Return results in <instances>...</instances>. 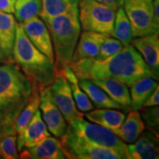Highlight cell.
Wrapping results in <instances>:
<instances>
[{
	"label": "cell",
	"instance_id": "1",
	"mask_svg": "<svg viewBox=\"0 0 159 159\" xmlns=\"http://www.w3.org/2000/svg\"><path fill=\"white\" fill-rule=\"evenodd\" d=\"M78 80H115L128 87L143 77L158 79L132 44L104 60L83 58L68 64Z\"/></svg>",
	"mask_w": 159,
	"mask_h": 159
},
{
	"label": "cell",
	"instance_id": "2",
	"mask_svg": "<svg viewBox=\"0 0 159 159\" xmlns=\"http://www.w3.org/2000/svg\"><path fill=\"white\" fill-rule=\"evenodd\" d=\"M35 88L16 63L0 64V139L17 134L16 119Z\"/></svg>",
	"mask_w": 159,
	"mask_h": 159
},
{
	"label": "cell",
	"instance_id": "3",
	"mask_svg": "<svg viewBox=\"0 0 159 159\" xmlns=\"http://www.w3.org/2000/svg\"><path fill=\"white\" fill-rule=\"evenodd\" d=\"M12 57L24 74L38 90L49 87L56 77L55 63L30 42L21 23L16 24Z\"/></svg>",
	"mask_w": 159,
	"mask_h": 159
},
{
	"label": "cell",
	"instance_id": "4",
	"mask_svg": "<svg viewBox=\"0 0 159 159\" xmlns=\"http://www.w3.org/2000/svg\"><path fill=\"white\" fill-rule=\"evenodd\" d=\"M41 19L50 34L56 55L55 68L62 69L71 61L80 35L79 10Z\"/></svg>",
	"mask_w": 159,
	"mask_h": 159
},
{
	"label": "cell",
	"instance_id": "5",
	"mask_svg": "<svg viewBox=\"0 0 159 159\" xmlns=\"http://www.w3.org/2000/svg\"><path fill=\"white\" fill-rule=\"evenodd\" d=\"M69 128L86 142L114 151L122 159H130L126 144L110 129L87 122L83 118L71 122Z\"/></svg>",
	"mask_w": 159,
	"mask_h": 159
},
{
	"label": "cell",
	"instance_id": "6",
	"mask_svg": "<svg viewBox=\"0 0 159 159\" xmlns=\"http://www.w3.org/2000/svg\"><path fill=\"white\" fill-rule=\"evenodd\" d=\"M116 10L95 0H80L79 19L83 30L112 36Z\"/></svg>",
	"mask_w": 159,
	"mask_h": 159
},
{
	"label": "cell",
	"instance_id": "7",
	"mask_svg": "<svg viewBox=\"0 0 159 159\" xmlns=\"http://www.w3.org/2000/svg\"><path fill=\"white\" fill-rule=\"evenodd\" d=\"M124 11L130 21L134 38L158 33L152 0H124Z\"/></svg>",
	"mask_w": 159,
	"mask_h": 159
},
{
	"label": "cell",
	"instance_id": "8",
	"mask_svg": "<svg viewBox=\"0 0 159 159\" xmlns=\"http://www.w3.org/2000/svg\"><path fill=\"white\" fill-rule=\"evenodd\" d=\"M61 146L66 158L72 159H120L114 151L101 148L83 139L73 132L71 129H67L66 134L61 137ZM122 159V158H121Z\"/></svg>",
	"mask_w": 159,
	"mask_h": 159
},
{
	"label": "cell",
	"instance_id": "9",
	"mask_svg": "<svg viewBox=\"0 0 159 159\" xmlns=\"http://www.w3.org/2000/svg\"><path fill=\"white\" fill-rule=\"evenodd\" d=\"M49 89L52 99L69 124L83 118V113L77 108L70 84L63 75L62 69H56V77L54 82L49 86Z\"/></svg>",
	"mask_w": 159,
	"mask_h": 159
},
{
	"label": "cell",
	"instance_id": "10",
	"mask_svg": "<svg viewBox=\"0 0 159 159\" xmlns=\"http://www.w3.org/2000/svg\"><path fill=\"white\" fill-rule=\"evenodd\" d=\"M21 23L30 42L51 62L55 63V52L50 34L43 20L35 16Z\"/></svg>",
	"mask_w": 159,
	"mask_h": 159
},
{
	"label": "cell",
	"instance_id": "11",
	"mask_svg": "<svg viewBox=\"0 0 159 159\" xmlns=\"http://www.w3.org/2000/svg\"><path fill=\"white\" fill-rule=\"evenodd\" d=\"M41 102L40 108L47 128L56 138H61L66 134L69 125L51 98L49 87L39 91Z\"/></svg>",
	"mask_w": 159,
	"mask_h": 159
},
{
	"label": "cell",
	"instance_id": "12",
	"mask_svg": "<svg viewBox=\"0 0 159 159\" xmlns=\"http://www.w3.org/2000/svg\"><path fill=\"white\" fill-rule=\"evenodd\" d=\"M49 136L50 134L43 121L41 111L37 110L27 126L17 137V150L21 152L24 148H33Z\"/></svg>",
	"mask_w": 159,
	"mask_h": 159
},
{
	"label": "cell",
	"instance_id": "13",
	"mask_svg": "<svg viewBox=\"0 0 159 159\" xmlns=\"http://www.w3.org/2000/svg\"><path fill=\"white\" fill-rule=\"evenodd\" d=\"M130 159H158V137L150 130L143 131L136 142L127 146Z\"/></svg>",
	"mask_w": 159,
	"mask_h": 159
},
{
	"label": "cell",
	"instance_id": "14",
	"mask_svg": "<svg viewBox=\"0 0 159 159\" xmlns=\"http://www.w3.org/2000/svg\"><path fill=\"white\" fill-rule=\"evenodd\" d=\"M108 36L109 35L96 32L84 30L78 40L71 62H76L83 58H91L97 56L101 45Z\"/></svg>",
	"mask_w": 159,
	"mask_h": 159
},
{
	"label": "cell",
	"instance_id": "15",
	"mask_svg": "<svg viewBox=\"0 0 159 159\" xmlns=\"http://www.w3.org/2000/svg\"><path fill=\"white\" fill-rule=\"evenodd\" d=\"M132 44L140 53L145 63L157 75L159 72L158 33L132 40Z\"/></svg>",
	"mask_w": 159,
	"mask_h": 159
},
{
	"label": "cell",
	"instance_id": "16",
	"mask_svg": "<svg viewBox=\"0 0 159 159\" xmlns=\"http://www.w3.org/2000/svg\"><path fill=\"white\" fill-rule=\"evenodd\" d=\"M16 24L12 13L0 11V49L8 59L12 57Z\"/></svg>",
	"mask_w": 159,
	"mask_h": 159
},
{
	"label": "cell",
	"instance_id": "17",
	"mask_svg": "<svg viewBox=\"0 0 159 159\" xmlns=\"http://www.w3.org/2000/svg\"><path fill=\"white\" fill-rule=\"evenodd\" d=\"M101 88L111 99L118 103L125 110L131 108L130 95L128 86L115 80H89Z\"/></svg>",
	"mask_w": 159,
	"mask_h": 159
},
{
	"label": "cell",
	"instance_id": "18",
	"mask_svg": "<svg viewBox=\"0 0 159 159\" xmlns=\"http://www.w3.org/2000/svg\"><path fill=\"white\" fill-rule=\"evenodd\" d=\"M144 122L138 111H132L125 117L121 127L114 133L125 142L132 144L136 142L144 130Z\"/></svg>",
	"mask_w": 159,
	"mask_h": 159
},
{
	"label": "cell",
	"instance_id": "19",
	"mask_svg": "<svg viewBox=\"0 0 159 159\" xmlns=\"http://www.w3.org/2000/svg\"><path fill=\"white\" fill-rule=\"evenodd\" d=\"M85 117L91 122L114 132L121 127L125 119V115L120 111L108 109H96L85 113Z\"/></svg>",
	"mask_w": 159,
	"mask_h": 159
},
{
	"label": "cell",
	"instance_id": "20",
	"mask_svg": "<svg viewBox=\"0 0 159 159\" xmlns=\"http://www.w3.org/2000/svg\"><path fill=\"white\" fill-rule=\"evenodd\" d=\"M158 84L156 80L150 77L139 80L130 86V107L133 111H138L143 104L156 90Z\"/></svg>",
	"mask_w": 159,
	"mask_h": 159
},
{
	"label": "cell",
	"instance_id": "21",
	"mask_svg": "<svg viewBox=\"0 0 159 159\" xmlns=\"http://www.w3.org/2000/svg\"><path fill=\"white\" fill-rule=\"evenodd\" d=\"M31 158L34 159H64L66 156L61 141L50 136L39 144L27 148Z\"/></svg>",
	"mask_w": 159,
	"mask_h": 159
},
{
	"label": "cell",
	"instance_id": "22",
	"mask_svg": "<svg viewBox=\"0 0 159 159\" xmlns=\"http://www.w3.org/2000/svg\"><path fill=\"white\" fill-rule=\"evenodd\" d=\"M79 85L97 108L123 109L120 105L111 99L110 97L102 89L89 80H80Z\"/></svg>",
	"mask_w": 159,
	"mask_h": 159
},
{
	"label": "cell",
	"instance_id": "23",
	"mask_svg": "<svg viewBox=\"0 0 159 159\" xmlns=\"http://www.w3.org/2000/svg\"><path fill=\"white\" fill-rule=\"evenodd\" d=\"M80 0H41V19L55 17L79 10Z\"/></svg>",
	"mask_w": 159,
	"mask_h": 159
},
{
	"label": "cell",
	"instance_id": "24",
	"mask_svg": "<svg viewBox=\"0 0 159 159\" xmlns=\"http://www.w3.org/2000/svg\"><path fill=\"white\" fill-rule=\"evenodd\" d=\"M62 71L66 78L70 84L71 92L75 99V105H77V108L81 112H88V111L94 110V106L92 105L91 101L89 99L87 94L81 90L79 85L78 78L73 72V71L68 66L62 69Z\"/></svg>",
	"mask_w": 159,
	"mask_h": 159
},
{
	"label": "cell",
	"instance_id": "25",
	"mask_svg": "<svg viewBox=\"0 0 159 159\" xmlns=\"http://www.w3.org/2000/svg\"><path fill=\"white\" fill-rule=\"evenodd\" d=\"M112 36L120 41L124 46L130 44L134 38L130 21L123 7H119L116 12Z\"/></svg>",
	"mask_w": 159,
	"mask_h": 159
},
{
	"label": "cell",
	"instance_id": "26",
	"mask_svg": "<svg viewBox=\"0 0 159 159\" xmlns=\"http://www.w3.org/2000/svg\"><path fill=\"white\" fill-rule=\"evenodd\" d=\"M40 102H41L40 92L36 88H35L28 102L26 104L16 119L15 124V130L16 134H21L27 126L35 112L39 110Z\"/></svg>",
	"mask_w": 159,
	"mask_h": 159
},
{
	"label": "cell",
	"instance_id": "27",
	"mask_svg": "<svg viewBox=\"0 0 159 159\" xmlns=\"http://www.w3.org/2000/svg\"><path fill=\"white\" fill-rule=\"evenodd\" d=\"M41 0H16L14 7L16 19L19 22L39 15Z\"/></svg>",
	"mask_w": 159,
	"mask_h": 159
},
{
	"label": "cell",
	"instance_id": "28",
	"mask_svg": "<svg viewBox=\"0 0 159 159\" xmlns=\"http://www.w3.org/2000/svg\"><path fill=\"white\" fill-rule=\"evenodd\" d=\"M141 118L144 122L145 128L159 137V108L158 105L142 108Z\"/></svg>",
	"mask_w": 159,
	"mask_h": 159
},
{
	"label": "cell",
	"instance_id": "29",
	"mask_svg": "<svg viewBox=\"0 0 159 159\" xmlns=\"http://www.w3.org/2000/svg\"><path fill=\"white\" fill-rule=\"evenodd\" d=\"M125 46L118 39L108 36L101 45L99 54L94 58L97 60H104L119 52L124 48Z\"/></svg>",
	"mask_w": 159,
	"mask_h": 159
},
{
	"label": "cell",
	"instance_id": "30",
	"mask_svg": "<svg viewBox=\"0 0 159 159\" xmlns=\"http://www.w3.org/2000/svg\"><path fill=\"white\" fill-rule=\"evenodd\" d=\"M16 135H8L0 139V157L5 159H15L19 158L16 149Z\"/></svg>",
	"mask_w": 159,
	"mask_h": 159
},
{
	"label": "cell",
	"instance_id": "31",
	"mask_svg": "<svg viewBox=\"0 0 159 159\" xmlns=\"http://www.w3.org/2000/svg\"><path fill=\"white\" fill-rule=\"evenodd\" d=\"M159 105V87L157 86L156 90L153 91L150 97L145 101L142 108H148V107L156 106Z\"/></svg>",
	"mask_w": 159,
	"mask_h": 159
},
{
	"label": "cell",
	"instance_id": "32",
	"mask_svg": "<svg viewBox=\"0 0 159 159\" xmlns=\"http://www.w3.org/2000/svg\"><path fill=\"white\" fill-rule=\"evenodd\" d=\"M16 0H0V11L9 13H14Z\"/></svg>",
	"mask_w": 159,
	"mask_h": 159
},
{
	"label": "cell",
	"instance_id": "33",
	"mask_svg": "<svg viewBox=\"0 0 159 159\" xmlns=\"http://www.w3.org/2000/svg\"><path fill=\"white\" fill-rule=\"evenodd\" d=\"M95 1L110 6L116 11L119 7H123V4H124V0H95Z\"/></svg>",
	"mask_w": 159,
	"mask_h": 159
},
{
	"label": "cell",
	"instance_id": "34",
	"mask_svg": "<svg viewBox=\"0 0 159 159\" xmlns=\"http://www.w3.org/2000/svg\"><path fill=\"white\" fill-rule=\"evenodd\" d=\"M155 23L159 27V0H152Z\"/></svg>",
	"mask_w": 159,
	"mask_h": 159
},
{
	"label": "cell",
	"instance_id": "35",
	"mask_svg": "<svg viewBox=\"0 0 159 159\" xmlns=\"http://www.w3.org/2000/svg\"><path fill=\"white\" fill-rule=\"evenodd\" d=\"M7 60L9 59L5 56V54L3 53V52L1 50V49H0V63L7 62Z\"/></svg>",
	"mask_w": 159,
	"mask_h": 159
},
{
	"label": "cell",
	"instance_id": "36",
	"mask_svg": "<svg viewBox=\"0 0 159 159\" xmlns=\"http://www.w3.org/2000/svg\"><path fill=\"white\" fill-rule=\"evenodd\" d=\"M0 158H1V157H0Z\"/></svg>",
	"mask_w": 159,
	"mask_h": 159
}]
</instances>
